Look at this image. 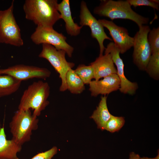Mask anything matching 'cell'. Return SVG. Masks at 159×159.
I'll list each match as a JSON object with an SVG mask.
<instances>
[{
	"label": "cell",
	"instance_id": "cell-1",
	"mask_svg": "<svg viewBox=\"0 0 159 159\" xmlns=\"http://www.w3.org/2000/svg\"><path fill=\"white\" fill-rule=\"evenodd\" d=\"M57 0H26L23 6L25 18L37 26L53 28L61 19Z\"/></svg>",
	"mask_w": 159,
	"mask_h": 159
},
{
	"label": "cell",
	"instance_id": "cell-2",
	"mask_svg": "<svg viewBox=\"0 0 159 159\" xmlns=\"http://www.w3.org/2000/svg\"><path fill=\"white\" fill-rule=\"evenodd\" d=\"M127 0H103L94 8L93 12L100 16L108 17L112 21L117 19L131 20L135 23L139 28L147 24L149 19L135 12Z\"/></svg>",
	"mask_w": 159,
	"mask_h": 159
},
{
	"label": "cell",
	"instance_id": "cell-3",
	"mask_svg": "<svg viewBox=\"0 0 159 159\" xmlns=\"http://www.w3.org/2000/svg\"><path fill=\"white\" fill-rule=\"evenodd\" d=\"M50 92V87L47 82L41 80L34 82L24 92L18 110L32 109L33 115L37 117L49 104L47 99Z\"/></svg>",
	"mask_w": 159,
	"mask_h": 159
},
{
	"label": "cell",
	"instance_id": "cell-4",
	"mask_svg": "<svg viewBox=\"0 0 159 159\" xmlns=\"http://www.w3.org/2000/svg\"><path fill=\"white\" fill-rule=\"evenodd\" d=\"M38 122L37 117L33 115L30 110H18L9 123L11 139L21 145L30 141L32 131L38 128Z\"/></svg>",
	"mask_w": 159,
	"mask_h": 159
},
{
	"label": "cell",
	"instance_id": "cell-5",
	"mask_svg": "<svg viewBox=\"0 0 159 159\" xmlns=\"http://www.w3.org/2000/svg\"><path fill=\"white\" fill-rule=\"evenodd\" d=\"M14 1L7 9L0 10V43L14 46H22L20 29L13 13Z\"/></svg>",
	"mask_w": 159,
	"mask_h": 159
},
{
	"label": "cell",
	"instance_id": "cell-6",
	"mask_svg": "<svg viewBox=\"0 0 159 159\" xmlns=\"http://www.w3.org/2000/svg\"><path fill=\"white\" fill-rule=\"evenodd\" d=\"M66 54L63 50H57L51 45L44 44H42V50L39 55V57L48 60L59 73L62 80L59 88L61 92L67 90L66 75L68 71L72 69L75 65L74 63L67 61L65 58Z\"/></svg>",
	"mask_w": 159,
	"mask_h": 159
},
{
	"label": "cell",
	"instance_id": "cell-7",
	"mask_svg": "<svg viewBox=\"0 0 159 159\" xmlns=\"http://www.w3.org/2000/svg\"><path fill=\"white\" fill-rule=\"evenodd\" d=\"M31 39L36 44H49L54 47L57 50L64 51L69 57L72 56L74 48L66 42L65 36L53 28L37 26L31 35Z\"/></svg>",
	"mask_w": 159,
	"mask_h": 159
},
{
	"label": "cell",
	"instance_id": "cell-8",
	"mask_svg": "<svg viewBox=\"0 0 159 159\" xmlns=\"http://www.w3.org/2000/svg\"><path fill=\"white\" fill-rule=\"evenodd\" d=\"M139 28L133 37V61L139 70L145 71L151 55L148 40V34L151 29L149 26L145 25Z\"/></svg>",
	"mask_w": 159,
	"mask_h": 159
},
{
	"label": "cell",
	"instance_id": "cell-9",
	"mask_svg": "<svg viewBox=\"0 0 159 159\" xmlns=\"http://www.w3.org/2000/svg\"><path fill=\"white\" fill-rule=\"evenodd\" d=\"M80 26H89L91 31V36L97 41L100 47L99 56L103 54L105 48L104 45L105 40L111 41L112 39L107 36L105 32L104 27L94 17L89 9L85 1H81L80 15Z\"/></svg>",
	"mask_w": 159,
	"mask_h": 159
},
{
	"label": "cell",
	"instance_id": "cell-10",
	"mask_svg": "<svg viewBox=\"0 0 159 159\" xmlns=\"http://www.w3.org/2000/svg\"><path fill=\"white\" fill-rule=\"evenodd\" d=\"M1 74L10 75L22 81L33 78L45 79L50 76L51 72L45 68L20 64L0 69Z\"/></svg>",
	"mask_w": 159,
	"mask_h": 159
},
{
	"label": "cell",
	"instance_id": "cell-11",
	"mask_svg": "<svg viewBox=\"0 0 159 159\" xmlns=\"http://www.w3.org/2000/svg\"><path fill=\"white\" fill-rule=\"evenodd\" d=\"M105 54H110L116 67L117 74L120 81V91L125 94L132 95L138 88V84L132 82L126 77L124 72V64L120 56V52L114 42H111L107 45L105 50Z\"/></svg>",
	"mask_w": 159,
	"mask_h": 159
},
{
	"label": "cell",
	"instance_id": "cell-12",
	"mask_svg": "<svg viewBox=\"0 0 159 159\" xmlns=\"http://www.w3.org/2000/svg\"><path fill=\"white\" fill-rule=\"evenodd\" d=\"M104 27L109 30L114 43L119 50L120 54H123L133 47V37H130L125 28L115 24L112 21L103 19L98 20Z\"/></svg>",
	"mask_w": 159,
	"mask_h": 159
},
{
	"label": "cell",
	"instance_id": "cell-13",
	"mask_svg": "<svg viewBox=\"0 0 159 159\" xmlns=\"http://www.w3.org/2000/svg\"><path fill=\"white\" fill-rule=\"evenodd\" d=\"M91 96L106 95L119 89L120 81L117 74L107 76L97 81H92L89 84Z\"/></svg>",
	"mask_w": 159,
	"mask_h": 159
},
{
	"label": "cell",
	"instance_id": "cell-14",
	"mask_svg": "<svg viewBox=\"0 0 159 159\" xmlns=\"http://www.w3.org/2000/svg\"><path fill=\"white\" fill-rule=\"evenodd\" d=\"M93 67L96 81L110 75L117 74V71L110 54L99 56L90 64Z\"/></svg>",
	"mask_w": 159,
	"mask_h": 159
},
{
	"label": "cell",
	"instance_id": "cell-15",
	"mask_svg": "<svg viewBox=\"0 0 159 159\" xmlns=\"http://www.w3.org/2000/svg\"><path fill=\"white\" fill-rule=\"evenodd\" d=\"M58 10L61 19L65 23L66 30L71 36H76L80 34L82 27L74 22L72 19L69 0H63L58 5Z\"/></svg>",
	"mask_w": 159,
	"mask_h": 159
},
{
	"label": "cell",
	"instance_id": "cell-16",
	"mask_svg": "<svg viewBox=\"0 0 159 159\" xmlns=\"http://www.w3.org/2000/svg\"><path fill=\"white\" fill-rule=\"evenodd\" d=\"M22 145L11 139H6L4 126L0 129V159H16Z\"/></svg>",
	"mask_w": 159,
	"mask_h": 159
},
{
	"label": "cell",
	"instance_id": "cell-17",
	"mask_svg": "<svg viewBox=\"0 0 159 159\" xmlns=\"http://www.w3.org/2000/svg\"><path fill=\"white\" fill-rule=\"evenodd\" d=\"M107 99L106 95L101 97L98 106L90 117L95 121L97 128L102 130H105L106 124L112 115L108 110Z\"/></svg>",
	"mask_w": 159,
	"mask_h": 159
},
{
	"label": "cell",
	"instance_id": "cell-18",
	"mask_svg": "<svg viewBox=\"0 0 159 159\" xmlns=\"http://www.w3.org/2000/svg\"><path fill=\"white\" fill-rule=\"evenodd\" d=\"M21 81L7 75H0V97L9 95L16 92Z\"/></svg>",
	"mask_w": 159,
	"mask_h": 159
},
{
	"label": "cell",
	"instance_id": "cell-19",
	"mask_svg": "<svg viewBox=\"0 0 159 159\" xmlns=\"http://www.w3.org/2000/svg\"><path fill=\"white\" fill-rule=\"evenodd\" d=\"M66 80L67 90L72 94H80L85 89L84 84L74 70L72 69H70L67 72Z\"/></svg>",
	"mask_w": 159,
	"mask_h": 159
},
{
	"label": "cell",
	"instance_id": "cell-20",
	"mask_svg": "<svg viewBox=\"0 0 159 159\" xmlns=\"http://www.w3.org/2000/svg\"><path fill=\"white\" fill-rule=\"evenodd\" d=\"M152 78L159 79V52L151 54L145 70Z\"/></svg>",
	"mask_w": 159,
	"mask_h": 159
},
{
	"label": "cell",
	"instance_id": "cell-21",
	"mask_svg": "<svg viewBox=\"0 0 159 159\" xmlns=\"http://www.w3.org/2000/svg\"><path fill=\"white\" fill-rule=\"evenodd\" d=\"M74 70L85 85L89 84L94 79V70L91 65L80 64Z\"/></svg>",
	"mask_w": 159,
	"mask_h": 159
},
{
	"label": "cell",
	"instance_id": "cell-22",
	"mask_svg": "<svg viewBox=\"0 0 159 159\" xmlns=\"http://www.w3.org/2000/svg\"><path fill=\"white\" fill-rule=\"evenodd\" d=\"M125 123L123 117L112 115L106 124L105 130L111 132L117 131L123 127Z\"/></svg>",
	"mask_w": 159,
	"mask_h": 159
},
{
	"label": "cell",
	"instance_id": "cell-23",
	"mask_svg": "<svg viewBox=\"0 0 159 159\" xmlns=\"http://www.w3.org/2000/svg\"><path fill=\"white\" fill-rule=\"evenodd\" d=\"M151 54L159 52V27H154L150 30L148 35Z\"/></svg>",
	"mask_w": 159,
	"mask_h": 159
},
{
	"label": "cell",
	"instance_id": "cell-24",
	"mask_svg": "<svg viewBox=\"0 0 159 159\" xmlns=\"http://www.w3.org/2000/svg\"><path fill=\"white\" fill-rule=\"evenodd\" d=\"M131 6L135 7L140 6H150L157 10L159 9L158 0H127Z\"/></svg>",
	"mask_w": 159,
	"mask_h": 159
},
{
	"label": "cell",
	"instance_id": "cell-25",
	"mask_svg": "<svg viewBox=\"0 0 159 159\" xmlns=\"http://www.w3.org/2000/svg\"><path fill=\"white\" fill-rule=\"evenodd\" d=\"M57 148L54 146L47 151L37 153L30 159H52L57 153ZM16 159H20L17 157Z\"/></svg>",
	"mask_w": 159,
	"mask_h": 159
},
{
	"label": "cell",
	"instance_id": "cell-26",
	"mask_svg": "<svg viewBox=\"0 0 159 159\" xmlns=\"http://www.w3.org/2000/svg\"><path fill=\"white\" fill-rule=\"evenodd\" d=\"M140 155L133 152H131L129 155V159H140Z\"/></svg>",
	"mask_w": 159,
	"mask_h": 159
},
{
	"label": "cell",
	"instance_id": "cell-27",
	"mask_svg": "<svg viewBox=\"0 0 159 159\" xmlns=\"http://www.w3.org/2000/svg\"><path fill=\"white\" fill-rule=\"evenodd\" d=\"M140 159H154V158H149L148 157H143V158H141Z\"/></svg>",
	"mask_w": 159,
	"mask_h": 159
},
{
	"label": "cell",
	"instance_id": "cell-28",
	"mask_svg": "<svg viewBox=\"0 0 159 159\" xmlns=\"http://www.w3.org/2000/svg\"><path fill=\"white\" fill-rule=\"evenodd\" d=\"M154 159H159V153H158V154L157 155L155 158H154Z\"/></svg>",
	"mask_w": 159,
	"mask_h": 159
},
{
	"label": "cell",
	"instance_id": "cell-29",
	"mask_svg": "<svg viewBox=\"0 0 159 159\" xmlns=\"http://www.w3.org/2000/svg\"><path fill=\"white\" fill-rule=\"evenodd\" d=\"M0 128H1V127H0Z\"/></svg>",
	"mask_w": 159,
	"mask_h": 159
}]
</instances>
